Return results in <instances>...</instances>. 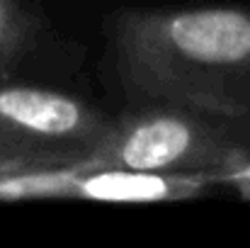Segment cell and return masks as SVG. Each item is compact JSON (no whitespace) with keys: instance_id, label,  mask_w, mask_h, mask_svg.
<instances>
[{"instance_id":"obj_1","label":"cell","mask_w":250,"mask_h":248,"mask_svg":"<svg viewBox=\"0 0 250 248\" xmlns=\"http://www.w3.org/2000/svg\"><path fill=\"white\" fill-rule=\"evenodd\" d=\"M122 85L141 102H170L250 122V10H122L112 29Z\"/></svg>"},{"instance_id":"obj_4","label":"cell","mask_w":250,"mask_h":248,"mask_svg":"<svg viewBox=\"0 0 250 248\" xmlns=\"http://www.w3.org/2000/svg\"><path fill=\"white\" fill-rule=\"evenodd\" d=\"M39 22L24 0H0V81H10L12 71L32 51Z\"/></svg>"},{"instance_id":"obj_3","label":"cell","mask_w":250,"mask_h":248,"mask_svg":"<svg viewBox=\"0 0 250 248\" xmlns=\"http://www.w3.org/2000/svg\"><path fill=\"white\" fill-rule=\"evenodd\" d=\"M109 119L68 92L0 81V170L81 163Z\"/></svg>"},{"instance_id":"obj_2","label":"cell","mask_w":250,"mask_h":248,"mask_svg":"<svg viewBox=\"0 0 250 248\" xmlns=\"http://www.w3.org/2000/svg\"><path fill=\"white\" fill-rule=\"evenodd\" d=\"M87 163L233 182L250 168V122L170 102L112 117Z\"/></svg>"}]
</instances>
